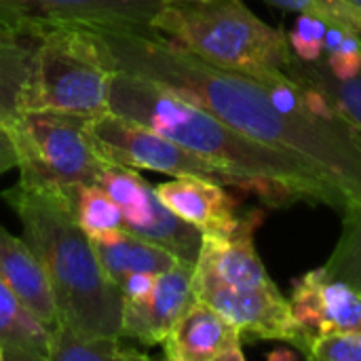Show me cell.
Wrapping results in <instances>:
<instances>
[{
	"mask_svg": "<svg viewBox=\"0 0 361 361\" xmlns=\"http://www.w3.org/2000/svg\"><path fill=\"white\" fill-rule=\"evenodd\" d=\"M317 281L328 332L361 330V290L332 275L326 267L317 269Z\"/></svg>",
	"mask_w": 361,
	"mask_h": 361,
	"instance_id": "d6986e66",
	"label": "cell"
},
{
	"mask_svg": "<svg viewBox=\"0 0 361 361\" xmlns=\"http://www.w3.org/2000/svg\"><path fill=\"white\" fill-rule=\"evenodd\" d=\"M85 131L106 163L159 171L173 178L197 176L231 188L241 184V178L226 171L224 167L190 152L188 148L163 137L142 123L118 116L110 110L87 116Z\"/></svg>",
	"mask_w": 361,
	"mask_h": 361,
	"instance_id": "52a82bcc",
	"label": "cell"
},
{
	"mask_svg": "<svg viewBox=\"0 0 361 361\" xmlns=\"http://www.w3.org/2000/svg\"><path fill=\"white\" fill-rule=\"evenodd\" d=\"M343 214V233L324 267L361 290V203H349Z\"/></svg>",
	"mask_w": 361,
	"mask_h": 361,
	"instance_id": "44dd1931",
	"label": "cell"
},
{
	"mask_svg": "<svg viewBox=\"0 0 361 361\" xmlns=\"http://www.w3.org/2000/svg\"><path fill=\"white\" fill-rule=\"evenodd\" d=\"M355 133V142H357V146H360V150H361V135L357 133V131H353Z\"/></svg>",
	"mask_w": 361,
	"mask_h": 361,
	"instance_id": "f546056e",
	"label": "cell"
},
{
	"mask_svg": "<svg viewBox=\"0 0 361 361\" xmlns=\"http://www.w3.org/2000/svg\"><path fill=\"white\" fill-rule=\"evenodd\" d=\"M93 245H95L97 258L106 275L118 286V290H121V283L133 273L161 275L182 262L169 250L152 241H146L125 228H121L118 233L106 239L93 241Z\"/></svg>",
	"mask_w": 361,
	"mask_h": 361,
	"instance_id": "5bb4252c",
	"label": "cell"
},
{
	"mask_svg": "<svg viewBox=\"0 0 361 361\" xmlns=\"http://www.w3.org/2000/svg\"><path fill=\"white\" fill-rule=\"evenodd\" d=\"M322 63L334 78H341V80L353 78L361 70V49L360 51H332L322 57Z\"/></svg>",
	"mask_w": 361,
	"mask_h": 361,
	"instance_id": "cb8c5ba5",
	"label": "cell"
},
{
	"mask_svg": "<svg viewBox=\"0 0 361 361\" xmlns=\"http://www.w3.org/2000/svg\"><path fill=\"white\" fill-rule=\"evenodd\" d=\"M17 167V152L8 131V125L0 123V176Z\"/></svg>",
	"mask_w": 361,
	"mask_h": 361,
	"instance_id": "4316f807",
	"label": "cell"
},
{
	"mask_svg": "<svg viewBox=\"0 0 361 361\" xmlns=\"http://www.w3.org/2000/svg\"><path fill=\"white\" fill-rule=\"evenodd\" d=\"M241 336L228 319L195 298L163 338L161 349L169 361H245Z\"/></svg>",
	"mask_w": 361,
	"mask_h": 361,
	"instance_id": "8fae6325",
	"label": "cell"
},
{
	"mask_svg": "<svg viewBox=\"0 0 361 361\" xmlns=\"http://www.w3.org/2000/svg\"><path fill=\"white\" fill-rule=\"evenodd\" d=\"M286 72L296 80L317 87L330 99L336 114L361 135V70L353 78L341 80L326 70L322 59L313 63H305L294 57L292 66Z\"/></svg>",
	"mask_w": 361,
	"mask_h": 361,
	"instance_id": "e0dca14e",
	"label": "cell"
},
{
	"mask_svg": "<svg viewBox=\"0 0 361 361\" xmlns=\"http://www.w3.org/2000/svg\"><path fill=\"white\" fill-rule=\"evenodd\" d=\"M305 357L311 361H361V330L322 334L311 343Z\"/></svg>",
	"mask_w": 361,
	"mask_h": 361,
	"instance_id": "603a6c76",
	"label": "cell"
},
{
	"mask_svg": "<svg viewBox=\"0 0 361 361\" xmlns=\"http://www.w3.org/2000/svg\"><path fill=\"white\" fill-rule=\"evenodd\" d=\"M2 199L19 218L23 239L47 273L59 324L80 334L121 336V290L106 275L93 241L78 226L68 188L17 182L2 192Z\"/></svg>",
	"mask_w": 361,
	"mask_h": 361,
	"instance_id": "3957f363",
	"label": "cell"
},
{
	"mask_svg": "<svg viewBox=\"0 0 361 361\" xmlns=\"http://www.w3.org/2000/svg\"><path fill=\"white\" fill-rule=\"evenodd\" d=\"M116 70L159 82L203 106L235 131L319 169L349 203H361V150L341 121L294 118L269 97L260 76L203 61L161 34L93 27Z\"/></svg>",
	"mask_w": 361,
	"mask_h": 361,
	"instance_id": "6da1fadb",
	"label": "cell"
},
{
	"mask_svg": "<svg viewBox=\"0 0 361 361\" xmlns=\"http://www.w3.org/2000/svg\"><path fill=\"white\" fill-rule=\"evenodd\" d=\"M108 110L137 121L224 167L241 178V184L252 178H273L298 188L307 197V203H326L341 212L349 205L347 197L307 161L235 131L203 106L148 78L116 70L110 80Z\"/></svg>",
	"mask_w": 361,
	"mask_h": 361,
	"instance_id": "7a4b0ae2",
	"label": "cell"
},
{
	"mask_svg": "<svg viewBox=\"0 0 361 361\" xmlns=\"http://www.w3.org/2000/svg\"><path fill=\"white\" fill-rule=\"evenodd\" d=\"M19 38L0 34V123L4 125H11L19 114L17 102L34 49Z\"/></svg>",
	"mask_w": 361,
	"mask_h": 361,
	"instance_id": "ffe728a7",
	"label": "cell"
},
{
	"mask_svg": "<svg viewBox=\"0 0 361 361\" xmlns=\"http://www.w3.org/2000/svg\"><path fill=\"white\" fill-rule=\"evenodd\" d=\"M49 328L0 279V345L6 361H49Z\"/></svg>",
	"mask_w": 361,
	"mask_h": 361,
	"instance_id": "9a60e30c",
	"label": "cell"
},
{
	"mask_svg": "<svg viewBox=\"0 0 361 361\" xmlns=\"http://www.w3.org/2000/svg\"><path fill=\"white\" fill-rule=\"evenodd\" d=\"M0 361H6V360H4V351H2V345H0Z\"/></svg>",
	"mask_w": 361,
	"mask_h": 361,
	"instance_id": "1f68e13d",
	"label": "cell"
},
{
	"mask_svg": "<svg viewBox=\"0 0 361 361\" xmlns=\"http://www.w3.org/2000/svg\"><path fill=\"white\" fill-rule=\"evenodd\" d=\"M72 214L91 241L106 239L123 228V214L99 184H76L68 188Z\"/></svg>",
	"mask_w": 361,
	"mask_h": 361,
	"instance_id": "ac0fdd59",
	"label": "cell"
},
{
	"mask_svg": "<svg viewBox=\"0 0 361 361\" xmlns=\"http://www.w3.org/2000/svg\"><path fill=\"white\" fill-rule=\"evenodd\" d=\"M163 203L203 235H231L241 220L239 201L224 184L197 176H180L157 186Z\"/></svg>",
	"mask_w": 361,
	"mask_h": 361,
	"instance_id": "7c38bea8",
	"label": "cell"
},
{
	"mask_svg": "<svg viewBox=\"0 0 361 361\" xmlns=\"http://www.w3.org/2000/svg\"><path fill=\"white\" fill-rule=\"evenodd\" d=\"M163 0H0V34L34 38L59 25L157 34L152 19Z\"/></svg>",
	"mask_w": 361,
	"mask_h": 361,
	"instance_id": "ba28073f",
	"label": "cell"
},
{
	"mask_svg": "<svg viewBox=\"0 0 361 361\" xmlns=\"http://www.w3.org/2000/svg\"><path fill=\"white\" fill-rule=\"evenodd\" d=\"M27 74L19 93L21 112L95 116L108 110L116 72L106 42L93 27L59 25L34 36Z\"/></svg>",
	"mask_w": 361,
	"mask_h": 361,
	"instance_id": "5b68a950",
	"label": "cell"
},
{
	"mask_svg": "<svg viewBox=\"0 0 361 361\" xmlns=\"http://www.w3.org/2000/svg\"><path fill=\"white\" fill-rule=\"evenodd\" d=\"M192 264L180 262L157 275V283L146 300L123 298L121 338L135 341L142 347H161L180 315L195 300Z\"/></svg>",
	"mask_w": 361,
	"mask_h": 361,
	"instance_id": "30bf717a",
	"label": "cell"
},
{
	"mask_svg": "<svg viewBox=\"0 0 361 361\" xmlns=\"http://www.w3.org/2000/svg\"><path fill=\"white\" fill-rule=\"evenodd\" d=\"M302 353L296 349V347H292V345H286V347H279V349H275V351H271L269 355H267V360L269 361H296L300 357Z\"/></svg>",
	"mask_w": 361,
	"mask_h": 361,
	"instance_id": "83f0119b",
	"label": "cell"
},
{
	"mask_svg": "<svg viewBox=\"0 0 361 361\" xmlns=\"http://www.w3.org/2000/svg\"><path fill=\"white\" fill-rule=\"evenodd\" d=\"M49 361H148L150 357L129 345L121 336L80 334L66 324H55L47 341Z\"/></svg>",
	"mask_w": 361,
	"mask_h": 361,
	"instance_id": "2e32d148",
	"label": "cell"
},
{
	"mask_svg": "<svg viewBox=\"0 0 361 361\" xmlns=\"http://www.w3.org/2000/svg\"><path fill=\"white\" fill-rule=\"evenodd\" d=\"M0 279L49 330L59 324L47 273L34 250L0 226Z\"/></svg>",
	"mask_w": 361,
	"mask_h": 361,
	"instance_id": "4fadbf2b",
	"label": "cell"
},
{
	"mask_svg": "<svg viewBox=\"0 0 361 361\" xmlns=\"http://www.w3.org/2000/svg\"><path fill=\"white\" fill-rule=\"evenodd\" d=\"M95 184L118 205L125 231L169 250L182 262L195 267L203 233L176 216L159 197L157 186L148 184L137 169L106 163Z\"/></svg>",
	"mask_w": 361,
	"mask_h": 361,
	"instance_id": "9c48e42d",
	"label": "cell"
},
{
	"mask_svg": "<svg viewBox=\"0 0 361 361\" xmlns=\"http://www.w3.org/2000/svg\"><path fill=\"white\" fill-rule=\"evenodd\" d=\"M349 2H351V4H353V6H355V8L361 13V0H349Z\"/></svg>",
	"mask_w": 361,
	"mask_h": 361,
	"instance_id": "f1b7e54d",
	"label": "cell"
},
{
	"mask_svg": "<svg viewBox=\"0 0 361 361\" xmlns=\"http://www.w3.org/2000/svg\"><path fill=\"white\" fill-rule=\"evenodd\" d=\"M165 2H195V0H163V4Z\"/></svg>",
	"mask_w": 361,
	"mask_h": 361,
	"instance_id": "4dcf8cb0",
	"label": "cell"
},
{
	"mask_svg": "<svg viewBox=\"0 0 361 361\" xmlns=\"http://www.w3.org/2000/svg\"><path fill=\"white\" fill-rule=\"evenodd\" d=\"M152 30L224 70L286 72L294 61L288 34L262 21L241 0L165 2Z\"/></svg>",
	"mask_w": 361,
	"mask_h": 361,
	"instance_id": "277c9868",
	"label": "cell"
},
{
	"mask_svg": "<svg viewBox=\"0 0 361 361\" xmlns=\"http://www.w3.org/2000/svg\"><path fill=\"white\" fill-rule=\"evenodd\" d=\"M275 8L292 13H315L326 21L343 23L361 34V13L349 0H262Z\"/></svg>",
	"mask_w": 361,
	"mask_h": 361,
	"instance_id": "7402d4cb",
	"label": "cell"
},
{
	"mask_svg": "<svg viewBox=\"0 0 361 361\" xmlns=\"http://www.w3.org/2000/svg\"><path fill=\"white\" fill-rule=\"evenodd\" d=\"M157 283V275L150 273H133L121 283V296L127 300H146Z\"/></svg>",
	"mask_w": 361,
	"mask_h": 361,
	"instance_id": "484cf974",
	"label": "cell"
},
{
	"mask_svg": "<svg viewBox=\"0 0 361 361\" xmlns=\"http://www.w3.org/2000/svg\"><path fill=\"white\" fill-rule=\"evenodd\" d=\"M85 118L63 112H21L8 125L19 182L38 188L95 184L106 161L93 148Z\"/></svg>",
	"mask_w": 361,
	"mask_h": 361,
	"instance_id": "8992f818",
	"label": "cell"
},
{
	"mask_svg": "<svg viewBox=\"0 0 361 361\" xmlns=\"http://www.w3.org/2000/svg\"><path fill=\"white\" fill-rule=\"evenodd\" d=\"M288 42H290V49L298 61L313 63V61L324 57V40H319L315 36L302 34V32L292 27V32L288 34Z\"/></svg>",
	"mask_w": 361,
	"mask_h": 361,
	"instance_id": "d4e9b609",
	"label": "cell"
}]
</instances>
